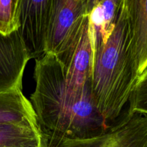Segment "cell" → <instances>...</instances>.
<instances>
[{
    "label": "cell",
    "instance_id": "cell-1",
    "mask_svg": "<svg viewBox=\"0 0 147 147\" xmlns=\"http://www.w3.org/2000/svg\"><path fill=\"white\" fill-rule=\"evenodd\" d=\"M139 74L131 50L126 1H121L114 30L93 51L90 76L96 106L110 127L129 103Z\"/></svg>",
    "mask_w": 147,
    "mask_h": 147
},
{
    "label": "cell",
    "instance_id": "cell-2",
    "mask_svg": "<svg viewBox=\"0 0 147 147\" xmlns=\"http://www.w3.org/2000/svg\"><path fill=\"white\" fill-rule=\"evenodd\" d=\"M34 78L35 89L30 101L37 123L48 147H59L67 138L70 123L63 63L46 53L35 60Z\"/></svg>",
    "mask_w": 147,
    "mask_h": 147
},
{
    "label": "cell",
    "instance_id": "cell-3",
    "mask_svg": "<svg viewBox=\"0 0 147 147\" xmlns=\"http://www.w3.org/2000/svg\"><path fill=\"white\" fill-rule=\"evenodd\" d=\"M89 4L90 0H53L46 53L58 56L68 48L87 17Z\"/></svg>",
    "mask_w": 147,
    "mask_h": 147
},
{
    "label": "cell",
    "instance_id": "cell-4",
    "mask_svg": "<svg viewBox=\"0 0 147 147\" xmlns=\"http://www.w3.org/2000/svg\"><path fill=\"white\" fill-rule=\"evenodd\" d=\"M57 57L64 67L66 101L71 113L75 100L81 94L86 82L91 76L93 51L88 15L76 38L64 53Z\"/></svg>",
    "mask_w": 147,
    "mask_h": 147
},
{
    "label": "cell",
    "instance_id": "cell-5",
    "mask_svg": "<svg viewBox=\"0 0 147 147\" xmlns=\"http://www.w3.org/2000/svg\"><path fill=\"white\" fill-rule=\"evenodd\" d=\"M59 147H147V115L123 111L103 134L79 140H65Z\"/></svg>",
    "mask_w": 147,
    "mask_h": 147
},
{
    "label": "cell",
    "instance_id": "cell-6",
    "mask_svg": "<svg viewBox=\"0 0 147 147\" xmlns=\"http://www.w3.org/2000/svg\"><path fill=\"white\" fill-rule=\"evenodd\" d=\"M53 0H20V29L30 59L46 53Z\"/></svg>",
    "mask_w": 147,
    "mask_h": 147
},
{
    "label": "cell",
    "instance_id": "cell-7",
    "mask_svg": "<svg viewBox=\"0 0 147 147\" xmlns=\"http://www.w3.org/2000/svg\"><path fill=\"white\" fill-rule=\"evenodd\" d=\"M30 57L19 30L0 35V93L22 87L24 69Z\"/></svg>",
    "mask_w": 147,
    "mask_h": 147
},
{
    "label": "cell",
    "instance_id": "cell-8",
    "mask_svg": "<svg viewBox=\"0 0 147 147\" xmlns=\"http://www.w3.org/2000/svg\"><path fill=\"white\" fill-rule=\"evenodd\" d=\"M131 50L139 76L147 67V0H125Z\"/></svg>",
    "mask_w": 147,
    "mask_h": 147
},
{
    "label": "cell",
    "instance_id": "cell-9",
    "mask_svg": "<svg viewBox=\"0 0 147 147\" xmlns=\"http://www.w3.org/2000/svg\"><path fill=\"white\" fill-rule=\"evenodd\" d=\"M24 121L37 122L31 103L23 93L22 87L0 93V125Z\"/></svg>",
    "mask_w": 147,
    "mask_h": 147
},
{
    "label": "cell",
    "instance_id": "cell-10",
    "mask_svg": "<svg viewBox=\"0 0 147 147\" xmlns=\"http://www.w3.org/2000/svg\"><path fill=\"white\" fill-rule=\"evenodd\" d=\"M45 141L37 122L24 121L0 125V147H31Z\"/></svg>",
    "mask_w": 147,
    "mask_h": 147
},
{
    "label": "cell",
    "instance_id": "cell-11",
    "mask_svg": "<svg viewBox=\"0 0 147 147\" xmlns=\"http://www.w3.org/2000/svg\"><path fill=\"white\" fill-rule=\"evenodd\" d=\"M20 0H0V35L9 37L20 29Z\"/></svg>",
    "mask_w": 147,
    "mask_h": 147
},
{
    "label": "cell",
    "instance_id": "cell-12",
    "mask_svg": "<svg viewBox=\"0 0 147 147\" xmlns=\"http://www.w3.org/2000/svg\"><path fill=\"white\" fill-rule=\"evenodd\" d=\"M129 103L130 112L147 115V67L138 78Z\"/></svg>",
    "mask_w": 147,
    "mask_h": 147
},
{
    "label": "cell",
    "instance_id": "cell-13",
    "mask_svg": "<svg viewBox=\"0 0 147 147\" xmlns=\"http://www.w3.org/2000/svg\"><path fill=\"white\" fill-rule=\"evenodd\" d=\"M121 0H100L103 16V30L100 40L105 44L114 30Z\"/></svg>",
    "mask_w": 147,
    "mask_h": 147
},
{
    "label": "cell",
    "instance_id": "cell-14",
    "mask_svg": "<svg viewBox=\"0 0 147 147\" xmlns=\"http://www.w3.org/2000/svg\"><path fill=\"white\" fill-rule=\"evenodd\" d=\"M32 147H48V146H47V142L45 141V142H42V143H41L40 144H38V145H37V146H32Z\"/></svg>",
    "mask_w": 147,
    "mask_h": 147
}]
</instances>
